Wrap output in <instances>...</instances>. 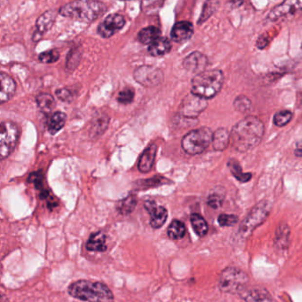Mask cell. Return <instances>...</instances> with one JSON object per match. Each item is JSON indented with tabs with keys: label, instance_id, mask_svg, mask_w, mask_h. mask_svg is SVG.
<instances>
[{
	"label": "cell",
	"instance_id": "obj_1",
	"mask_svg": "<svg viewBox=\"0 0 302 302\" xmlns=\"http://www.w3.org/2000/svg\"><path fill=\"white\" fill-rule=\"evenodd\" d=\"M264 124L257 117L249 115L234 125L230 132V146L245 152L258 146L264 135Z\"/></svg>",
	"mask_w": 302,
	"mask_h": 302
},
{
	"label": "cell",
	"instance_id": "obj_2",
	"mask_svg": "<svg viewBox=\"0 0 302 302\" xmlns=\"http://www.w3.org/2000/svg\"><path fill=\"white\" fill-rule=\"evenodd\" d=\"M71 297L85 302H114L112 291L104 283L91 280H77L68 287Z\"/></svg>",
	"mask_w": 302,
	"mask_h": 302
},
{
	"label": "cell",
	"instance_id": "obj_3",
	"mask_svg": "<svg viewBox=\"0 0 302 302\" xmlns=\"http://www.w3.org/2000/svg\"><path fill=\"white\" fill-rule=\"evenodd\" d=\"M107 6L98 1H74L63 5L59 11V15L68 18H73L92 22L99 18L106 12Z\"/></svg>",
	"mask_w": 302,
	"mask_h": 302
},
{
	"label": "cell",
	"instance_id": "obj_4",
	"mask_svg": "<svg viewBox=\"0 0 302 302\" xmlns=\"http://www.w3.org/2000/svg\"><path fill=\"white\" fill-rule=\"evenodd\" d=\"M224 74L221 70H205L192 79L191 93L208 100L218 94L224 85Z\"/></svg>",
	"mask_w": 302,
	"mask_h": 302
},
{
	"label": "cell",
	"instance_id": "obj_5",
	"mask_svg": "<svg viewBox=\"0 0 302 302\" xmlns=\"http://www.w3.org/2000/svg\"><path fill=\"white\" fill-rule=\"evenodd\" d=\"M214 133L209 128L203 127L187 133L183 140L182 147L189 155H197L206 151L213 141Z\"/></svg>",
	"mask_w": 302,
	"mask_h": 302
},
{
	"label": "cell",
	"instance_id": "obj_6",
	"mask_svg": "<svg viewBox=\"0 0 302 302\" xmlns=\"http://www.w3.org/2000/svg\"><path fill=\"white\" fill-rule=\"evenodd\" d=\"M248 276L240 268L229 266L220 274L218 287L225 293H240L248 283Z\"/></svg>",
	"mask_w": 302,
	"mask_h": 302
},
{
	"label": "cell",
	"instance_id": "obj_7",
	"mask_svg": "<svg viewBox=\"0 0 302 302\" xmlns=\"http://www.w3.org/2000/svg\"><path fill=\"white\" fill-rule=\"evenodd\" d=\"M270 205L268 201H263L253 207L245 218L242 221L239 227V233L243 238H246L253 232L259 225L263 224L268 218L270 213Z\"/></svg>",
	"mask_w": 302,
	"mask_h": 302
},
{
	"label": "cell",
	"instance_id": "obj_8",
	"mask_svg": "<svg viewBox=\"0 0 302 302\" xmlns=\"http://www.w3.org/2000/svg\"><path fill=\"white\" fill-rule=\"evenodd\" d=\"M19 130L14 122L3 121L0 125V156L4 160L15 151L19 139Z\"/></svg>",
	"mask_w": 302,
	"mask_h": 302
},
{
	"label": "cell",
	"instance_id": "obj_9",
	"mask_svg": "<svg viewBox=\"0 0 302 302\" xmlns=\"http://www.w3.org/2000/svg\"><path fill=\"white\" fill-rule=\"evenodd\" d=\"M163 73L160 68L153 66H141L134 71V79L146 87H153L162 82Z\"/></svg>",
	"mask_w": 302,
	"mask_h": 302
},
{
	"label": "cell",
	"instance_id": "obj_10",
	"mask_svg": "<svg viewBox=\"0 0 302 302\" xmlns=\"http://www.w3.org/2000/svg\"><path fill=\"white\" fill-rule=\"evenodd\" d=\"M208 107V100L190 93L186 96L181 104L180 112L186 118L199 116Z\"/></svg>",
	"mask_w": 302,
	"mask_h": 302
},
{
	"label": "cell",
	"instance_id": "obj_11",
	"mask_svg": "<svg viewBox=\"0 0 302 302\" xmlns=\"http://www.w3.org/2000/svg\"><path fill=\"white\" fill-rule=\"evenodd\" d=\"M126 23L124 17L119 14H112L107 16L97 28V33L104 38H109L116 34Z\"/></svg>",
	"mask_w": 302,
	"mask_h": 302
},
{
	"label": "cell",
	"instance_id": "obj_12",
	"mask_svg": "<svg viewBox=\"0 0 302 302\" xmlns=\"http://www.w3.org/2000/svg\"><path fill=\"white\" fill-rule=\"evenodd\" d=\"M146 212L150 215V225L152 229L161 228L168 219V210L164 207L157 205L153 200H146L144 204Z\"/></svg>",
	"mask_w": 302,
	"mask_h": 302
},
{
	"label": "cell",
	"instance_id": "obj_13",
	"mask_svg": "<svg viewBox=\"0 0 302 302\" xmlns=\"http://www.w3.org/2000/svg\"><path fill=\"white\" fill-rule=\"evenodd\" d=\"M301 10H302V0L284 1L282 4L277 5L275 8L270 11L268 15V19L275 21L282 19L283 17H286L288 15H294Z\"/></svg>",
	"mask_w": 302,
	"mask_h": 302
},
{
	"label": "cell",
	"instance_id": "obj_14",
	"mask_svg": "<svg viewBox=\"0 0 302 302\" xmlns=\"http://www.w3.org/2000/svg\"><path fill=\"white\" fill-rule=\"evenodd\" d=\"M57 17V13L54 10H49L40 15L36 23V31L33 35V40L38 42L42 38L43 35L48 31L49 29L53 27L54 21Z\"/></svg>",
	"mask_w": 302,
	"mask_h": 302
},
{
	"label": "cell",
	"instance_id": "obj_15",
	"mask_svg": "<svg viewBox=\"0 0 302 302\" xmlns=\"http://www.w3.org/2000/svg\"><path fill=\"white\" fill-rule=\"evenodd\" d=\"M208 64V59L204 54L200 52H194L192 54H189L183 61V65L185 69H187L190 72L198 74L205 71V68H207Z\"/></svg>",
	"mask_w": 302,
	"mask_h": 302
},
{
	"label": "cell",
	"instance_id": "obj_16",
	"mask_svg": "<svg viewBox=\"0 0 302 302\" xmlns=\"http://www.w3.org/2000/svg\"><path fill=\"white\" fill-rule=\"evenodd\" d=\"M194 33L193 25L190 21L182 20L176 22L171 30L170 37L176 43H183L192 37Z\"/></svg>",
	"mask_w": 302,
	"mask_h": 302
},
{
	"label": "cell",
	"instance_id": "obj_17",
	"mask_svg": "<svg viewBox=\"0 0 302 302\" xmlns=\"http://www.w3.org/2000/svg\"><path fill=\"white\" fill-rule=\"evenodd\" d=\"M156 153L157 146L155 144H151L150 146H147L139 158L138 170L142 173H147L151 170L155 161Z\"/></svg>",
	"mask_w": 302,
	"mask_h": 302
},
{
	"label": "cell",
	"instance_id": "obj_18",
	"mask_svg": "<svg viewBox=\"0 0 302 302\" xmlns=\"http://www.w3.org/2000/svg\"><path fill=\"white\" fill-rule=\"evenodd\" d=\"M245 302H272L270 293L263 288L245 290L239 293Z\"/></svg>",
	"mask_w": 302,
	"mask_h": 302
},
{
	"label": "cell",
	"instance_id": "obj_19",
	"mask_svg": "<svg viewBox=\"0 0 302 302\" xmlns=\"http://www.w3.org/2000/svg\"><path fill=\"white\" fill-rule=\"evenodd\" d=\"M106 241H107V234L102 230H98L97 232L91 234L85 245V247L90 252L103 253L107 248Z\"/></svg>",
	"mask_w": 302,
	"mask_h": 302
},
{
	"label": "cell",
	"instance_id": "obj_20",
	"mask_svg": "<svg viewBox=\"0 0 302 302\" xmlns=\"http://www.w3.org/2000/svg\"><path fill=\"white\" fill-rule=\"evenodd\" d=\"M0 84H1L0 103L4 104L7 102L15 95L16 85L13 78L4 72L0 74Z\"/></svg>",
	"mask_w": 302,
	"mask_h": 302
},
{
	"label": "cell",
	"instance_id": "obj_21",
	"mask_svg": "<svg viewBox=\"0 0 302 302\" xmlns=\"http://www.w3.org/2000/svg\"><path fill=\"white\" fill-rule=\"evenodd\" d=\"M172 44L167 38H160L148 47V53L153 57H161L170 52Z\"/></svg>",
	"mask_w": 302,
	"mask_h": 302
},
{
	"label": "cell",
	"instance_id": "obj_22",
	"mask_svg": "<svg viewBox=\"0 0 302 302\" xmlns=\"http://www.w3.org/2000/svg\"><path fill=\"white\" fill-rule=\"evenodd\" d=\"M213 147L215 151H224L230 144V134L225 128H219L213 136Z\"/></svg>",
	"mask_w": 302,
	"mask_h": 302
},
{
	"label": "cell",
	"instance_id": "obj_23",
	"mask_svg": "<svg viewBox=\"0 0 302 302\" xmlns=\"http://www.w3.org/2000/svg\"><path fill=\"white\" fill-rule=\"evenodd\" d=\"M67 121V114L63 112H55L51 114L47 121V129L51 135H55L63 129Z\"/></svg>",
	"mask_w": 302,
	"mask_h": 302
},
{
	"label": "cell",
	"instance_id": "obj_24",
	"mask_svg": "<svg viewBox=\"0 0 302 302\" xmlns=\"http://www.w3.org/2000/svg\"><path fill=\"white\" fill-rule=\"evenodd\" d=\"M161 30L155 26H149L139 31L137 40L143 44H152L157 39L161 38Z\"/></svg>",
	"mask_w": 302,
	"mask_h": 302
},
{
	"label": "cell",
	"instance_id": "obj_25",
	"mask_svg": "<svg viewBox=\"0 0 302 302\" xmlns=\"http://www.w3.org/2000/svg\"><path fill=\"white\" fill-rule=\"evenodd\" d=\"M137 204V198L136 195H129L124 199L119 200L116 204V210L122 215L132 214L136 208Z\"/></svg>",
	"mask_w": 302,
	"mask_h": 302
},
{
	"label": "cell",
	"instance_id": "obj_26",
	"mask_svg": "<svg viewBox=\"0 0 302 302\" xmlns=\"http://www.w3.org/2000/svg\"><path fill=\"white\" fill-rule=\"evenodd\" d=\"M228 168L234 177L241 183H247L252 178V174L250 173H244L242 168L239 164V162L234 159H230L228 161Z\"/></svg>",
	"mask_w": 302,
	"mask_h": 302
},
{
	"label": "cell",
	"instance_id": "obj_27",
	"mask_svg": "<svg viewBox=\"0 0 302 302\" xmlns=\"http://www.w3.org/2000/svg\"><path fill=\"white\" fill-rule=\"evenodd\" d=\"M37 104L38 106L39 109L44 113H50L55 107V99L54 97L48 93H41L38 95L36 98Z\"/></svg>",
	"mask_w": 302,
	"mask_h": 302
},
{
	"label": "cell",
	"instance_id": "obj_28",
	"mask_svg": "<svg viewBox=\"0 0 302 302\" xmlns=\"http://www.w3.org/2000/svg\"><path fill=\"white\" fill-rule=\"evenodd\" d=\"M190 224L195 233L202 238L207 235L208 231V225L206 220L199 214H192L190 215Z\"/></svg>",
	"mask_w": 302,
	"mask_h": 302
},
{
	"label": "cell",
	"instance_id": "obj_29",
	"mask_svg": "<svg viewBox=\"0 0 302 302\" xmlns=\"http://www.w3.org/2000/svg\"><path fill=\"white\" fill-rule=\"evenodd\" d=\"M185 233H186L185 225L179 220H173L167 230L168 237L174 240L183 239L185 237Z\"/></svg>",
	"mask_w": 302,
	"mask_h": 302
},
{
	"label": "cell",
	"instance_id": "obj_30",
	"mask_svg": "<svg viewBox=\"0 0 302 302\" xmlns=\"http://www.w3.org/2000/svg\"><path fill=\"white\" fill-rule=\"evenodd\" d=\"M290 240V229L286 224H280L276 232L275 242L280 248H287Z\"/></svg>",
	"mask_w": 302,
	"mask_h": 302
},
{
	"label": "cell",
	"instance_id": "obj_31",
	"mask_svg": "<svg viewBox=\"0 0 302 302\" xmlns=\"http://www.w3.org/2000/svg\"><path fill=\"white\" fill-rule=\"evenodd\" d=\"M292 113L288 110H283L278 112L273 117V122L276 126L283 127L292 120Z\"/></svg>",
	"mask_w": 302,
	"mask_h": 302
},
{
	"label": "cell",
	"instance_id": "obj_32",
	"mask_svg": "<svg viewBox=\"0 0 302 302\" xmlns=\"http://www.w3.org/2000/svg\"><path fill=\"white\" fill-rule=\"evenodd\" d=\"M107 124H108V117L99 116L98 119L95 120L93 122V127L91 129V133L93 134L94 136H98L99 134H102L103 132L107 129Z\"/></svg>",
	"mask_w": 302,
	"mask_h": 302
},
{
	"label": "cell",
	"instance_id": "obj_33",
	"mask_svg": "<svg viewBox=\"0 0 302 302\" xmlns=\"http://www.w3.org/2000/svg\"><path fill=\"white\" fill-rule=\"evenodd\" d=\"M59 58V53L56 49L49 50L39 54L38 59L40 62L44 64H52L56 62Z\"/></svg>",
	"mask_w": 302,
	"mask_h": 302
},
{
	"label": "cell",
	"instance_id": "obj_34",
	"mask_svg": "<svg viewBox=\"0 0 302 302\" xmlns=\"http://www.w3.org/2000/svg\"><path fill=\"white\" fill-rule=\"evenodd\" d=\"M167 183H169V180H167L165 177L163 176H153L151 179H147V180L140 181V189H148V188H152V187H157V186H161L162 185H165Z\"/></svg>",
	"mask_w": 302,
	"mask_h": 302
},
{
	"label": "cell",
	"instance_id": "obj_35",
	"mask_svg": "<svg viewBox=\"0 0 302 302\" xmlns=\"http://www.w3.org/2000/svg\"><path fill=\"white\" fill-rule=\"evenodd\" d=\"M251 107H252L251 101L249 100L248 97H245V96H239L236 97L234 101L235 109L240 113L248 112L251 109Z\"/></svg>",
	"mask_w": 302,
	"mask_h": 302
},
{
	"label": "cell",
	"instance_id": "obj_36",
	"mask_svg": "<svg viewBox=\"0 0 302 302\" xmlns=\"http://www.w3.org/2000/svg\"><path fill=\"white\" fill-rule=\"evenodd\" d=\"M134 97H135L134 91L131 88H125L118 94L117 100L122 105H128L133 102Z\"/></svg>",
	"mask_w": 302,
	"mask_h": 302
},
{
	"label": "cell",
	"instance_id": "obj_37",
	"mask_svg": "<svg viewBox=\"0 0 302 302\" xmlns=\"http://www.w3.org/2000/svg\"><path fill=\"white\" fill-rule=\"evenodd\" d=\"M81 59V53L77 49H74L69 52L67 58V68L68 70H73L77 67Z\"/></svg>",
	"mask_w": 302,
	"mask_h": 302
},
{
	"label": "cell",
	"instance_id": "obj_38",
	"mask_svg": "<svg viewBox=\"0 0 302 302\" xmlns=\"http://www.w3.org/2000/svg\"><path fill=\"white\" fill-rule=\"evenodd\" d=\"M239 217L234 214H220L218 216V223L223 227H229L234 226L238 224Z\"/></svg>",
	"mask_w": 302,
	"mask_h": 302
},
{
	"label": "cell",
	"instance_id": "obj_39",
	"mask_svg": "<svg viewBox=\"0 0 302 302\" xmlns=\"http://www.w3.org/2000/svg\"><path fill=\"white\" fill-rule=\"evenodd\" d=\"M56 95L58 97V99H60L61 101H64V102H71V101H73L74 98H75L73 92L68 90V89H66V88L57 90Z\"/></svg>",
	"mask_w": 302,
	"mask_h": 302
},
{
	"label": "cell",
	"instance_id": "obj_40",
	"mask_svg": "<svg viewBox=\"0 0 302 302\" xmlns=\"http://www.w3.org/2000/svg\"><path fill=\"white\" fill-rule=\"evenodd\" d=\"M224 202V198L222 196H220L219 194H211L208 196V205L209 206L210 208H214V209H217L222 207Z\"/></svg>",
	"mask_w": 302,
	"mask_h": 302
},
{
	"label": "cell",
	"instance_id": "obj_41",
	"mask_svg": "<svg viewBox=\"0 0 302 302\" xmlns=\"http://www.w3.org/2000/svg\"><path fill=\"white\" fill-rule=\"evenodd\" d=\"M214 3H212V2H207L204 5V8H203V12H202V14H201V16H200V20H199V23H201V22H204L206 19H208V17H209L211 14H212V9H213V5Z\"/></svg>",
	"mask_w": 302,
	"mask_h": 302
},
{
	"label": "cell",
	"instance_id": "obj_42",
	"mask_svg": "<svg viewBox=\"0 0 302 302\" xmlns=\"http://www.w3.org/2000/svg\"><path fill=\"white\" fill-rule=\"evenodd\" d=\"M29 181L30 183H34L38 189L42 188V175H39V173H34L30 175Z\"/></svg>",
	"mask_w": 302,
	"mask_h": 302
},
{
	"label": "cell",
	"instance_id": "obj_43",
	"mask_svg": "<svg viewBox=\"0 0 302 302\" xmlns=\"http://www.w3.org/2000/svg\"><path fill=\"white\" fill-rule=\"evenodd\" d=\"M294 153L297 157H302V141L298 142L295 146Z\"/></svg>",
	"mask_w": 302,
	"mask_h": 302
}]
</instances>
